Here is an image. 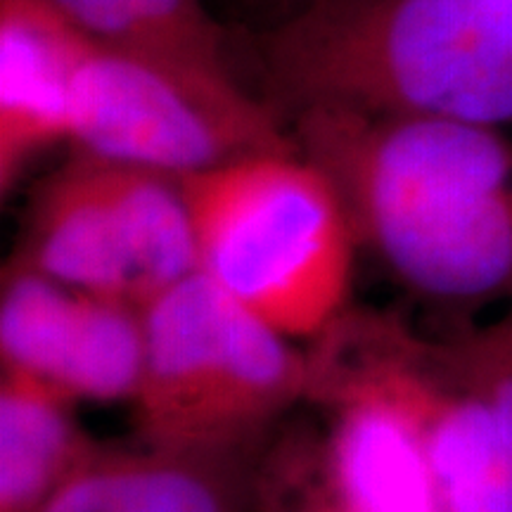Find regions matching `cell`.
<instances>
[{"label": "cell", "mask_w": 512, "mask_h": 512, "mask_svg": "<svg viewBox=\"0 0 512 512\" xmlns=\"http://www.w3.org/2000/svg\"><path fill=\"white\" fill-rule=\"evenodd\" d=\"M81 292L10 256L0 283V363L55 387L76 323Z\"/></svg>", "instance_id": "13"}, {"label": "cell", "mask_w": 512, "mask_h": 512, "mask_svg": "<svg viewBox=\"0 0 512 512\" xmlns=\"http://www.w3.org/2000/svg\"><path fill=\"white\" fill-rule=\"evenodd\" d=\"M313 382L366 392L418 437L441 512H512V427L448 361L441 339L389 313L347 311L309 351Z\"/></svg>", "instance_id": "6"}, {"label": "cell", "mask_w": 512, "mask_h": 512, "mask_svg": "<svg viewBox=\"0 0 512 512\" xmlns=\"http://www.w3.org/2000/svg\"><path fill=\"white\" fill-rule=\"evenodd\" d=\"M15 259L72 290L136 302L124 216L105 159L72 152L36 185Z\"/></svg>", "instance_id": "8"}, {"label": "cell", "mask_w": 512, "mask_h": 512, "mask_svg": "<svg viewBox=\"0 0 512 512\" xmlns=\"http://www.w3.org/2000/svg\"><path fill=\"white\" fill-rule=\"evenodd\" d=\"M88 38L53 0H0V192L72 143V100Z\"/></svg>", "instance_id": "7"}, {"label": "cell", "mask_w": 512, "mask_h": 512, "mask_svg": "<svg viewBox=\"0 0 512 512\" xmlns=\"http://www.w3.org/2000/svg\"><path fill=\"white\" fill-rule=\"evenodd\" d=\"M306 399L328 415L320 439L330 482L354 512H441L418 437L387 403L342 384L313 382Z\"/></svg>", "instance_id": "9"}, {"label": "cell", "mask_w": 512, "mask_h": 512, "mask_svg": "<svg viewBox=\"0 0 512 512\" xmlns=\"http://www.w3.org/2000/svg\"><path fill=\"white\" fill-rule=\"evenodd\" d=\"M76 401L19 370L0 375V512H36L98 444Z\"/></svg>", "instance_id": "10"}, {"label": "cell", "mask_w": 512, "mask_h": 512, "mask_svg": "<svg viewBox=\"0 0 512 512\" xmlns=\"http://www.w3.org/2000/svg\"><path fill=\"white\" fill-rule=\"evenodd\" d=\"M254 3L264 5V8L275 12V19H280L290 15V12H294L297 8H302V5L309 3V0H254Z\"/></svg>", "instance_id": "17"}, {"label": "cell", "mask_w": 512, "mask_h": 512, "mask_svg": "<svg viewBox=\"0 0 512 512\" xmlns=\"http://www.w3.org/2000/svg\"><path fill=\"white\" fill-rule=\"evenodd\" d=\"M143 361V306L131 299L81 292L74 342L55 387L76 403H131Z\"/></svg>", "instance_id": "14"}, {"label": "cell", "mask_w": 512, "mask_h": 512, "mask_svg": "<svg viewBox=\"0 0 512 512\" xmlns=\"http://www.w3.org/2000/svg\"><path fill=\"white\" fill-rule=\"evenodd\" d=\"M145 361L131 399L147 451L204 460L242 446L309 392V351L292 347L204 273L143 306Z\"/></svg>", "instance_id": "4"}, {"label": "cell", "mask_w": 512, "mask_h": 512, "mask_svg": "<svg viewBox=\"0 0 512 512\" xmlns=\"http://www.w3.org/2000/svg\"><path fill=\"white\" fill-rule=\"evenodd\" d=\"M93 43L230 67V36L202 0H53Z\"/></svg>", "instance_id": "12"}, {"label": "cell", "mask_w": 512, "mask_h": 512, "mask_svg": "<svg viewBox=\"0 0 512 512\" xmlns=\"http://www.w3.org/2000/svg\"><path fill=\"white\" fill-rule=\"evenodd\" d=\"M266 98L512 131V0H309L249 36Z\"/></svg>", "instance_id": "2"}, {"label": "cell", "mask_w": 512, "mask_h": 512, "mask_svg": "<svg viewBox=\"0 0 512 512\" xmlns=\"http://www.w3.org/2000/svg\"><path fill=\"white\" fill-rule=\"evenodd\" d=\"M320 441V439H318ZM320 456H323V451H320ZM323 467H325V463H323ZM325 479H328V491H330V498H325L323 501V505H320V508L316 510V512H354L347 505V501H344L342 496H339V491L335 489V484L330 482V475H328V470H325Z\"/></svg>", "instance_id": "16"}, {"label": "cell", "mask_w": 512, "mask_h": 512, "mask_svg": "<svg viewBox=\"0 0 512 512\" xmlns=\"http://www.w3.org/2000/svg\"><path fill=\"white\" fill-rule=\"evenodd\" d=\"M72 152L190 176L297 150L290 121L233 69L88 43L72 100Z\"/></svg>", "instance_id": "5"}, {"label": "cell", "mask_w": 512, "mask_h": 512, "mask_svg": "<svg viewBox=\"0 0 512 512\" xmlns=\"http://www.w3.org/2000/svg\"><path fill=\"white\" fill-rule=\"evenodd\" d=\"M200 273L292 342L349 311L358 238L337 185L297 150L181 176Z\"/></svg>", "instance_id": "3"}, {"label": "cell", "mask_w": 512, "mask_h": 512, "mask_svg": "<svg viewBox=\"0 0 512 512\" xmlns=\"http://www.w3.org/2000/svg\"><path fill=\"white\" fill-rule=\"evenodd\" d=\"M197 463L100 446L36 512H223Z\"/></svg>", "instance_id": "11"}, {"label": "cell", "mask_w": 512, "mask_h": 512, "mask_svg": "<svg viewBox=\"0 0 512 512\" xmlns=\"http://www.w3.org/2000/svg\"><path fill=\"white\" fill-rule=\"evenodd\" d=\"M287 121L403 292L460 316L512 304V131L339 107Z\"/></svg>", "instance_id": "1"}, {"label": "cell", "mask_w": 512, "mask_h": 512, "mask_svg": "<svg viewBox=\"0 0 512 512\" xmlns=\"http://www.w3.org/2000/svg\"><path fill=\"white\" fill-rule=\"evenodd\" d=\"M456 373L512 427V304L484 325L441 339Z\"/></svg>", "instance_id": "15"}]
</instances>
